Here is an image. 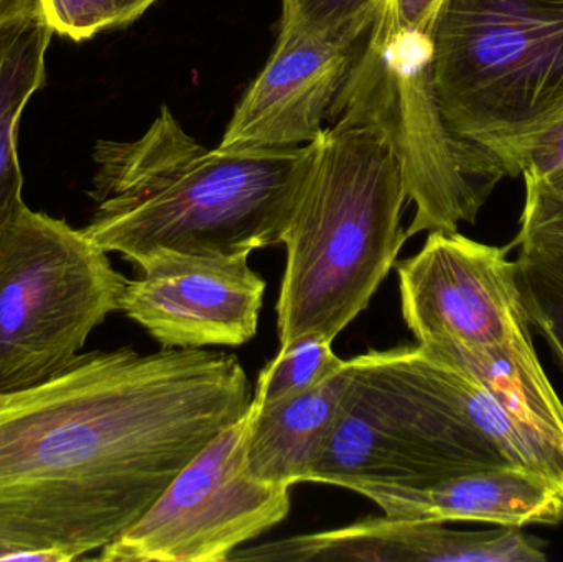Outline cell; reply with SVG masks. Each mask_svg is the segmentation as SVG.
Masks as SVG:
<instances>
[{
	"label": "cell",
	"instance_id": "6da1fadb",
	"mask_svg": "<svg viewBox=\"0 0 563 562\" xmlns=\"http://www.w3.org/2000/svg\"><path fill=\"white\" fill-rule=\"evenodd\" d=\"M253 393L236 355L165 346L79 353L0 393V533L48 562L101 551L246 415Z\"/></svg>",
	"mask_w": 563,
	"mask_h": 562
},
{
	"label": "cell",
	"instance_id": "7a4b0ae2",
	"mask_svg": "<svg viewBox=\"0 0 563 562\" xmlns=\"http://www.w3.org/2000/svg\"><path fill=\"white\" fill-rule=\"evenodd\" d=\"M313 142L250 152L208 148L167 106L135 141H99L85 233L139 269L162 254L241 257L279 246Z\"/></svg>",
	"mask_w": 563,
	"mask_h": 562
},
{
	"label": "cell",
	"instance_id": "3957f363",
	"mask_svg": "<svg viewBox=\"0 0 563 562\" xmlns=\"http://www.w3.org/2000/svg\"><path fill=\"white\" fill-rule=\"evenodd\" d=\"M406 201L399 165L379 135L354 125L323 129L282 240L280 346L305 335L334 342L369 307L409 240Z\"/></svg>",
	"mask_w": 563,
	"mask_h": 562
},
{
	"label": "cell",
	"instance_id": "277c9868",
	"mask_svg": "<svg viewBox=\"0 0 563 562\" xmlns=\"http://www.w3.org/2000/svg\"><path fill=\"white\" fill-rule=\"evenodd\" d=\"M328 121L369 129L386 142L416 207L407 238L475 223L508 177L492 152L450 128L433 78L432 33L404 22L396 0H384L364 33Z\"/></svg>",
	"mask_w": 563,
	"mask_h": 562
},
{
	"label": "cell",
	"instance_id": "5b68a950",
	"mask_svg": "<svg viewBox=\"0 0 563 562\" xmlns=\"http://www.w3.org/2000/svg\"><path fill=\"white\" fill-rule=\"evenodd\" d=\"M432 40L450 128L516 177V152L563 111V0H445Z\"/></svg>",
	"mask_w": 563,
	"mask_h": 562
},
{
	"label": "cell",
	"instance_id": "8992f818",
	"mask_svg": "<svg viewBox=\"0 0 563 562\" xmlns=\"http://www.w3.org/2000/svg\"><path fill=\"white\" fill-rule=\"evenodd\" d=\"M353 362L346 411L307 482L430 487L508 462L498 421L465 389L387 365L379 352Z\"/></svg>",
	"mask_w": 563,
	"mask_h": 562
},
{
	"label": "cell",
	"instance_id": "52a82bcc",
	"mask_svg": "<svg viewBox=\"0 0 563 562\" xmlns=\"http://www.w3.org/2000/svg\"><path fill=\"white\" fill-rule=\"evenodd\" d=\"M125 284L85 230L25 205L0 231V393L69 365Z\"/></svg>",
	"mask_w": 563,
	"mask_h": 562
},
{
	"label": "cell",
	"instance_id": "ba28073f",
	"mask_svg": "<svg viewBox=\"0 0 563 562\" xmlns=\"http://www.w3.org/2000/svg\"><path fill=\"white\" fill-rule=\"evenodd\" d=\"M250 411V409H247ZM247 412L224 429L118 540L104 562H228L287 518L290 487L247 471Z\"/></svg>",
	"mask_w": 563,
	"mask_h": 562
},
{
	"label": "cell",
	"instance_id": "9c48e42d",
	"mask_svg": "<svg viewBox=\"0 0 563 562\" xmlns=\"http://www.w3.org/2000/svg\"><path fill=\"white\" fill-rule=\"evenodd\" d=\"M511 247L432 231L416 256L396 264L404 322L417 343L489 346L531 335Z\"/></svg>",
	"mask_w": 563,
	"mask_h": 562
},
{
	"label": "cell",
	"instance_id": "30bf717a",
	"mask_svg": "<svg viewBox=\"0 0 563 562\" xmlns=\"http://www.w3.org/2000/svg\"><path fill=\"white\" fill-rule=\"evenodd\" d=\"M125 284L121 312L165 349L241 346L256 337L266 280L247 256L162 254Z\"/></svg>",
	"mask_w": 563,
	"mask_h": 562
},
{
	"label": "cell",
	"instance_id": "8fae6325",
	"mask_svg": "<svg viewBox=\"0 0 563 562\" xmlns=\"http://www.w3.org/2000/svg\"><path fill=\"white\" fill-rule=\"evenodd\" d=\"M364 33L280 32L273 56L238 104L218 151L297 147L317 141Z\"/></svg>",
	"mask_w": 563,
	"mask_h": 562
},
{
	"label": "cell",
	"instance_id": "7c38bea8",
	"mask_svg": "<svg viewBox=\"0 0 563 562\" xmlns=\"http://www.w3.org/2000/svg\"><path fill=\"white\" fill-rule=\"evenodd\" d=\"M233 562H544L542 543L518 528L488 533L449 530L440 521L389 515L347 527L241 548Z\"/></svg>",
	"mask_w": 563,
	"mask_h": 562
},
{
	"label": "cell",
	"instance_id": "4fadbf2b",
	"mask_svg": "<svg viewBox=\"0 0 563 562\" xmlns=\"http://www.w3.org/2000/svg\"><path fill=\"white\" fill-rule=\"evenodd\" d=\"M353 492L404 520L473 521L518 530L558 527L563 521L561 485L522 467L473 472L430 487L363 484Z\"/></svg>",
	"mask_w": 563,
	"mask_h": 562
},
{
	"label": "cell",
	"instance_id": "5bb4252c",
	"mask_svg": "<svg viewBox=\"0 0 563 562\" xmlns=\"http://www.w3.org/2000/svg\"><path fill=\"white\" fill-rule=\"evenodd\" d=\"M354 383V362L308 392L247 411V471L266 484H303L336 432Z\"/></svg>",
	"mask_w": 563,
	"mask_h": 562
},
{
	"label": "cell",
	"instance_id": "9a60e30c",
	"mask_svg": "<svg viewBox=\"0 0 563 562\" xmlns=\"http://www.w3.org/2000/svg\"><path fill=\"white\" fill-rule=\"evenodd\" d=\"M419 345L478 379L516 421L563 449V403L539 362L531 335L503 345L473 346L452 340Z\"/></svg>",
	"mask_w": 563,
	"mask_h": 562
},
{
	"label": "cell",
	"instance_id": "2e32d148",
	"mask_svg": "<svg viewBox=\"0 0 563 562\" xmlns=\"http://www.w3.org/2000/svg\"><path fill=\"white\" fill-rule=\"evenodd\" d=\"M53 35L43 15L0 33V231L26 205L16 137L26 104L45 85Z\"/></svg>",
	"mask_w": 563,
	"mask_h": 562
},
{
	"label": "cell",
	"instance_id": "e0dca14e",
	"mask_svg": "<svg viewBox=\"0 0 563 562\" xmlns=\"http://www.w3.org/2000/svg\"><path fill=\"white\" fill-rule=\"evenodd\" d=\"M516 264L529 323L563 366V247L519 246Z\"/></svg>",
	"mask_w": 563,
	"mask_h": 562
},
{
	"label": "cell",
	"instance_id": "ac0fdd59",
	"mask_svg": "<svg viewBox=\"0 0 563 562\" xmlns=\"http://www.w3.org/2000/svg\"><path fill=\"white\" fill-rule=\"evenodd\" d=\"M346 360L333 352V342L318 335H305L280 346L276 359L267 363L257 379L253 403L269 405L321 385L343 368Z\"/></svg>",
	"mask_w": 563,
	"mask_h": 562
},
{
	"label": "cell",
	"instance_id": "d6986e66",
	"mask_svg": "<svg viewBox=\"0 0 563 562\" xmlns=\"http://www.w3.org/2000/svg\"><path fill=\"white\" fill-rule=\"evenodd\" d=\"M280 32L333 35L367 32L384 0H282Z\"/></svg>",
	"mask_w": 563,
	"mask_h": 562
},
{
	"label": "cell",
	"instance_id": "ffe728a7",
	"mask_svg": "<svg viewBox=\"0 0 563 562\" xmlns=\"http://www.w3.org/2000/svg\"><path fill=\"white\" fill-rule=\"evenodd\" d=\"M525 207L519 233L511 246L563 247V197L549 188L541 177L522 174Z\"/></svg>",
	"mask_w": 563,
	"mask_h": 562
},
{
	"label": "cell",
	"instance_id": "44dd1931",
	"mask_svg": "<svg viewBox=\"0 0 563 562\" xmlns=\"http://www.w3.org/2000/svg\"><path fill=\"white\" fill-rule=\"evenodd\" d=\"M43 16L59 36L85 42L106 30L118 29L114 0H40Z\"/></svg>",
	"mask_w": 563,
	"mask_h": 562
},
{
	"label": "cell",
	"instance_id": "7402d4cb",
	"mask_svg": "<svg viewBox=\"0 0 563 562\" xmlns=\"http://www.w3.org/2000/svg\"><path fill=\"white\" fill-rule=\"evenodd\" d=\"M563 167V111L516 152L515 174L545 178Z\"/></svg>",
	"mask_w": 563,
	"mask_h": 562
},
{
	"label": "cell",
	"instance_id": "603a6c76",
	"mask_svg": "<svg viewBox=\"0 0 563 562\" xmlns=\"http://www.w3.org/2000/svg\"><path fill=\"white\" fill-rule=\"evenodd\" d=\"M443 2L445 0H396V5L404 22L432 33Z\"/></svg>",
	"mask_w": 563,
	"mask_h": 562
},
{
	"label": "cell",
	"instance_id": "cb8c5ba5",
	"mask_svg": "<svg viewBox=\"0 0 563 562\" xmlns=\"http://www.w3.org/2000/svg\"><path fill=\"white\" fill-rule=\"evenodd\" d=\"M43 15L40 0H0V33Z\"/></svg>",
	"mask_w": 563,
	"mask_h": 562
},
{
	"label": "cell",
	"instance_id": "d4e9b609",
	"mask_svg": "<svg viewBox=\"0 0 563 562\" xmlns=\"http://www.w3.org/2000/svg\"><path fill=\"white\" fill-rule=\"evenodd\" d=\"M0 561L48 562V558L42 551L33 550V548L25 547L7 535L0 533Z\"/></svg>",
	"mask_w": 563,
	"mask_h": 562
},
{
	"label": "cell",
	"instance_id": "484cf974",
	"mask_svg": "<svg viewBox=\"0 0 563 562\" xmlns=\"http://www.w3.org/2000/svg\"><path fill=\"white\" fill-rule=\"evenodd\" d=\"M157 0H114L115 10H118V29L135 22Z\"/></svg>",
	"mask_w": 563,
	"mask_h": 562
},
{
	"label": "cell",
	"instance_id": "4316f807",
	"mask_svg": "<svg viewBox=\"0 0 563 562\" xmlns=\"http://www.w3.org/2000/svg\"><path fill=\"white\" fill-rule=\"evenodd\" d=\"M542 180L549 185L551 190H554L555 194L563 197V167L555 170L554 174L549 175V177L542 178Z\"/></svg>",
	"mask_w": 563,
	"mask_h": 562
}]
</instances>
